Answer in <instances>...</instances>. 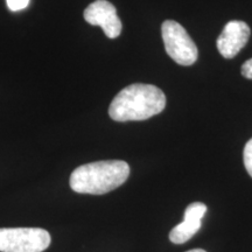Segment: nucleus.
Returning a JSON list of instances; mask_svg holds the SVG:
<instances>
[{"instance_id": "nucleus-1", "label": "nucleus", "mask_w": 252, "mask_h": 252, "mask_svg": "<svg viewBox=\"0 0 252 252\" xmlns=\"http://www.w3.org/2000/svg\"><path fill=\"white\" fill-rule=\"evenodd\" d=\"M166 106V96L152 84L134 83L118 93L110 104L109 116L116 122L146 121Z\"/></svg>"}, {"instance_id": "nucleus-2", "label": "nucleus", "mask_w": 252, "mask_h": 252, "mask_svg": "<svg viewBox=\"0 0 252 252\" xmlns=\"http://www.w3.org/2000/svg\"><path fill=\"white\" fill-rule=\"evenodd\" d=\"M130 175V166L122 160H105L77 167L71 173L70 188L78 194L103 195L121 187Z\"/></svg>"}, {"instance_id": "nucleus-3", "label": "nucleus", "mask_w": 252, "mask_h": 252, "mask_svg": "<svg viewBox=\"0 0 252 252\" xmlns=\"http://www.w3.org/2000/svg\"><path fill=\"white\" fill-rule=\"evenodd\" d=\"M52 242L41 228H0V252H42Z\"/></svg>"}, {"instance_id": "nucleus-4", "label": "nucleus", "mask_w": 252, "mask_h": 252, "mask_svg": "<svg viewBox=\"0 0 252 252\" xmlns=\"http://www.w3.org/2000/svg\"><path fill=\"white\" fill-rule=\"evenodd\" d=\"M161 34L167 54L178 64L191 65L196 62L197 47L180 24L166 20L161 26Z\"/></svg>"}, {"instance_id": "nucleus-5", "label": "nucleus", "mask_w": 252, "mask_h": 252, "mask_svg": "<svg viewBox=\"0 0 252 252\" xmlns=\"http://www.w3.org/2000/svg\"><path fill=\"white\" fill-rule=\"evenodd\" d=\"M84 20L93 26H99L109 39H116L122 33V21L117 9L108 0H96L88 6L83 13Z\"/></svg>"}, {"instance_id": "nucleus-6", "label": "nucleus", "mask_w": 252, "mask_h": 252, "mask_svg": "<svg viewBox=\"0 0 252 252\" xmlns=\"http://www.w3.org/2000/svg\"><path fill=\"white\" fill-rule=\"evenodd\" d=\"M250 34V27L244 21H229L217 39V49L223 58H235L248 43Z\"/></svg>"}, {"instance_id": "nucleus-7", "label": "nucleus", "mask_w": 252, "mask_h": 252, "mask_svg": "<svg viewBox=\"0 0 252 252\" xmlns=\"http://www.w3.org/2000/svg\"><path fill=\"white\" fill-rule=\"evenodd\" d=\"M207 213V206L202 202L190 203L185 212V219L180 224L172 229L169 239L174 244L188 242L202 225V219Z\"/></svg>"}, {"instance_id": "nucleus-8", "label": "nucleus", "mask_w": 252, "mask_h": 252, "mask_svg": "<svg viewBox=\"0 0 252 252\" xmlns=\"http://www.w3.org/2000/svg\"><path fill=\"white\" fill-rule=\"evenodd\" d=\"M243 160L245 168H247L249 175L252 178V138L248 141L247 145H245L243 152Z\"/></svg>"}, {"instance_id": "nucleus-9", "label": "nucleus", "mask_w": 252, "mask_h": 252, "mask_svg": "<svg viewBox=\"0 0 252 252\" xmlns=\"http://www.w3.org/2000/svg\"><path fill=\"white\" fill-rule=\"evenodd\" d=\"M7 2V7L9 11L12 12H18L21 9H25L30 4V0H6Z\"/></svg>"}, {"instance_id": "nucleus-10", "label": "nucleus", "mask_w": 252, "mask_h": 252, "mask_svg": "<svg viewBox=\"0 0 252 252\" xmlns=\"http://www.w3.org/2000/svg\"><path fill=\"white\" fill-rule=\"evenodd\" d=\"M242 75L248 80H252V59L248 60L247 62L242 65Z\"/></svg>"}, {"instance_id": "nucleus-11", "label": "nucleus", "mask_w": 252, "mask_h": 252, "mask_svg": "<svg viewBox=\"0 0 252 252\" xmlns=\"http://www.w3.org/2000/svg\"><path fill=\"white\" fill-rule=\"evenodd\" d=\"M187 252H207V251L202 250V249H194V250H189Z\"/></svg>"}]
</instances>
